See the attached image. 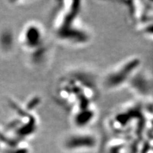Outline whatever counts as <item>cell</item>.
Segmentation results:
<instances>
[{
  "mask_svg": "<svg viewBox=\"0 0 153 153\" xmlns=\"http://www.w3.org/2000/svg\"><path fill=\"white\" fill-rule=\"evenodd\" d=\"M98 140L90 133H73L68 135L62 142V148L69 152L92 150L96 148Z\"/></svg>",
  "mask_w": 153,
  "mask_h": 153,
  "instance_id": "cell-1",
  "label": "cell"
},
{
  "mask_svg": "<svg viewBox=\"0 0 153 153\" xmlns=\"http://www.w3.org/2000/svg\"><path fill=\"white\" fill-rule=\"evenodd\" d=\"M26 43L30 48L41 47L43 41V30L37 24L31 25L26 31Z\"/></svg>",
  "mask_w": 153,
  "mask_h": 153,
  "instance_id": "cell-3",
  "label": "cell"
},
{
  "mask_svg": "<svg viewBox=\"0 0 153 153\" xmlns=\"http://www.w3.org/2000/svg\"><path fill=\"white\" fill-rule=\"evenodd\" d=\"M138 64L136 59H130L124 62L106 76L104 86L107 89H115L121 86L131 78V72Z\"/></svg>",
  "mask_w": 153,
  "mask_h": 153,
  "instance_id": "cell-2",
  "label": "cell"
}]
</instances>
